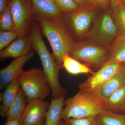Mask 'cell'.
<instances>
[{
  "instance_id": "obj_1",
  "label": "cell",
  "mask_w": 125,
  "mask_h": 125,
  "mask_svg": "<svg viewBox=\"0 0 125 125\" xmlns=\"http://www.w3.org/2000/svg\"><path fill=\"white\" fill-rule=\"evenodd\" d=\"M110 111L106 99L100 90L84 91L79 90L74 96L65 100L62 114L63 121L72 118L96 116Z\"/></svg>"
},
{
  "instance_id": "obj_2",
  "label": "cell",
  "mask_w": 125,
  "mask_h": 125,
  "mask_svg": "<svg viewBox=\"0 0 125 125\" xmlns=\"http://www.w3.org/2000/svg\"><path fill=\"white\" fill-rule=\"evenodd\" d=\"M39 22L41 32L50 43L52 55L60 69L64 58L70 55L76 41L65 23L63 16L44 19Z\"/></svg>"
},
{
  "instance_id": "obj_3",
  "label": "cell",
  "mask_w": 125,
  "mask_h": 125,
  "mask_svg": "<svg viewBox=\"0 0 125 125\" xmlns=\"http://www.w3.org/2000/svg\"><path fill=\"white\" fill-rule=\"evenodd\" d=\"M32 38L33 50L39 56L43 70L47 79L51 90L52 99L66 95V92L61 85L59 82V70L60 69L52 55L47 49L37 24L34 23L31 32Z\"/></svg>"
},
{
  "instance_id": "obj_4",
  "label": "cell",
  "mask_w": 125,
  "mask_h": 125,
  "mask_svg": "<svg viewBox=\"0 0 125 125\" xmlns=\"http://www.w3.org/2000/svg\"><path fill=\"white\" fill-rule=\"evenodd\" d=\"M17 79L27 102L37 98L44 100L51 91L43 70L33 67L23 70Z\"/></svg>"
},
{
  "instance_id": "obj_5",
  "label": "cell",
  "mask_w": 125,
  "mask_h": 125,
  "mask_svg": "<svg viewBox=\"0 0 125 125\" xmlns=\"http://www.w3.org/2000/svg\"><path fill=\"white\" fill-rule=\"evenodd\" d=\"M117 34L112 14L105 12L96 18L83 40L93 45L109 47Z\"/></svg>"
},
{
  "instance_id": "obj_6",
  "label": "cell",
  "mask_w": 125,
  "mask_h": 125,
  "mask_svg": "<svg viewBox=\"0 0 125 125\" xmlns=\"http://www.w3.org/2000/svg\"><path fill=\"white\" fill-rule=\"evenodd\" d=\"M109 47L93 45L84 40L75 43L70 55L88 66L101 69L107 60Z\"/></svg>"
},
{
  "instance_id": "obj_7",
  "label": "cell",
  "mask_w": 125,
  "mask_h": 125,
  "mask_svg": "<svg viewBox=\"0 0 125 125\" xmlns=\"http://www.w3.org/2000/svg\"><path fill=\"white\" fill-rule=\"evenodd\" d=\"M94 8L87 7L70 13L64 14L63 19L75 40L84 39L97 18Z\"/></svg>"
},
{
  "instance_id": "obj_8",
  "label": "cell",
  "mask_w": 125,
  "mask_h": 125,
  "mask_svg": "<svg viewBox=\"0 0 125 125\" xmlns=\"http://www.w3.org/2000/svg\"><path fill=\"white\" fill-rule=\"evenodd\" d=\"M11 13L19 37L30 34L34 21L33 10L30 0H10Z\"/></svg>"
},
{
  "instance_id": "obj_9",
  "label": "cell",
  "mask_w": 125,
  "mask_h": 125,
  "mask_svg": "<svg viewBox=\"0 0 125 125\" xmlns=\"http://www.w3.org/2000/svg\"><path fill=\"white\" fill-rule=\"evenodd\" d=\"M51 103L40 99L29 101L20 121V125H44Z\"/></svg>"
},
{
  "instance_id": "obj_10",
  "label": "cell",
  "mask_w": 125,
  "mask_h": 125,
  "mask_svg": "<svg viewBox=\"0 0 125 125\" xmlns=\"http://www.w3.org/2000/svg\"><path fill=\"white\" fill-rule=\"evenodd\" d=\"M124 63L104 65L98 71L89 76L79 85L80 90L84 91L100 90L101 86L114 74L120 71Z\"/></svg>"
},
{
  "instance_id": "obj_11",
  "label": "cell",
  "mask_w": 125,
  "mask_h": 125,
  "mask_svg": "<svg viewBox=\"0 0 125 125\" xmlns=\"http://www.w3.org/2000/svg\"><path fill=\"white\" fill-rule=\"evenodd\" d=\"M35 55L31 51L20 57L15 58L9 65L0 70V87L2 90L14 79L17 78L23 70L25 64L31 60Z\"/></svg>"
},
{
  "instance_id": "obj_12",
  "label": "cell",
  "mask_w": 125,
  "mask_h": 125,
  "mask_svg": "<svg viewBox=\"0 0 125 125\" xmlns=\"http://www.w3.org/2000/svg\"><path fill=\"white\" fill-rule=\"evenodd\" d=\"M33 50L31 33L23 37H18L6 47L0 51V58H17L28 54Z\"/></svg>"
},
{
  "instance_id": "obj_13",
  "label": "cell",
  "mask_w": 125,
  "mask_h": 125,
  "mask_svg": "<svg viewBox=\"0 0 125 125\" xmlns=\"http://www.w3.org/2000/svg\"><path fill=\"white\" fill-rule=\"evenodd\" d=\"M34 19L40 21L44 19L62 17V13L55 0H30Z\"/></svg>"
},
{
  "instance_id": "obj_14",
  "label": "cell",
  "mask_w": 125,
  "mask_h": 125,
  "mask_svg": "<svg viewBox=\"0 0 125 125\" xmlns=\"http://www.w3.org/2000/svg\"><path fill=\"white\" fill-rule=\"evenodd\" d=\"M124 63H125V35L117 34L109 46L107 60L104 65Z\"/></svg>"
},
{
  "instance_id": "obj_15",
  "label": "cell",
  "mask_w": 125,
  "mask_h": 125,
  "mask_svg": "<svg viewBox=\"0 0 125 125\" xmlns=\"http://www.w3.org/2000/svg\"><path fill=\"white\" fill-rule=\"evenodd\" d=\"M21 87L17 78L11 81L1 94L0 115L2 117H6L9 108L14 101Z\"/></svg>"
},
{
  "instance_id": "obj_16",
  "label": "cell",
  "mask_w": 125,
  "mask_h": 125,
  "mask_svg": "<svg viewBox=\"0 0 125 125\" xmlns=\"http://www.w3.org/2000/svg\"><path fill=\"white\" fill-rule=\"evenodd\" d=\"M65 95L52 99L49 109L47 111L44 125H59L62 119Z\"/></svg>"
},
{
  "instance_id": "obj_17",
  "label": "cell",
  "mask_w": 125,
  "mask_h": 125,
  "mask_svg": "<svg viewBox=\"0 0 125 125\" xmlns=\"http://www.w3.org/2000/svg\"><path fill=\"white\" fill-rule=\"evenodd\" d=\"M27 101L25 94L21 88L7 112L6 121L14 120L20 121L27 105Z\"/></svg>"
},
{
  "instance_id": "obj_18",
  "label": "cell",
  "mask_w": 125,
  "mask_h": 125,
  "mask_svg": "<svg viewBox=\"0 0 125 125\" xmlns=\"http://www.w3.org/2000/svg\"><path fill=\"white\" fill-rule=\"evenodd\" d=\"M125 85V80L121 71L109 78L101 86L100 91L102 95L107 99L113 93Z\"/></svg>"
},
{
  "instance_id": "obj_19",
  "label": "cell",
  "mask_w": 125,
  "mask_h": 125,
  "mask_svg": "<svg viewBox=\"0 0 125 125\" xmlns=\"http://www.w3.org/2000/svg\"><path fill=\"white\" fill-rule=\"evenodd\" d=\"M62 67L72 74L89 73L93 74L94 73L87 65L80 63L70 55H67L64 58Z\"/></svg>"
},
{
  "instance_id": "obj_20",
  "label": "cell",
  "mask_w": 125,
  "mask_h": 125,
  "mask_svg": "<svg viewBox=\"0 0 125 125\" xmlns=\"http://www.w3.org/2000/svg\"><path fill=\"white\" fill-rule=\"evenodd\" d=\"M99 125H125V114L108 111L96 116Z\"/></svg>"
},
{
  "instance_id": "obj_21",
  "label": "cell",
  "mask_w": 125,
  "mask_h": 125,
  "mask_svg": "<svg viewBox=\"0 0 125 125\" xmlns=\"http://www.w3.org/2000/svg\"><path fill=\"white\" fill-rule=\"evenodd\" d=\"M106 102L109 111L114 112L120 111L125 104V85L106 99Z\"/></svg>"
},
{
  "instance_id": "obj_22",
  "label": "cell",
  "mask_w": 125,
  "mask_h": 125,
  "mask_svg": "<svg viewBox=\"0 0 125 125\" xmlns=\"http://www.w3.org/2000/svg\"><path fill=\"white\" fill-rule=\"evenodd\" d=\"M112 15L118 34L125 35V6L121 2L112 10Z\"/></svg>"
},
{
  "instance_id": "obj_23",
  "label": "cell",
  "mask_w": 125,
  "mask_h": 125,
  "mask_svg": "<svg viewBox=\"0 0 125 125\" xmlns=\"http://www.w3.org/2000/svg\"><path fill=\"white\" fill-rule=\"evenodd\" d=\"M15 30V24L10 3L7 9L0 13V31H11Z\"/></svg>"
},
{
  "instance_id": "obj_24",
  "label": "cell",
  "mask_w": 125,
  "mask_h": 125,
  "mask_svg": "<svg viewBox=\"0 0 125 125\" xmlns=\"http://www.w3.org/2000/svg\"><path fill=\"white\" fill-rule=\"evenodd\" d=\"M55 1L63 14L70 13L81 9L73 0H55Z\"/></svg>"
},
{
  "instance_id": "obj_25",
  "label": "cell",
  "mask_w": 125,
  "mask_h": 125,
  "mask_svg": "<svg viewBox=\"0 0 125 125\" xmlns=\"http://www.w3.org/2000/svg\"><path fill=\"white\" fill-rule=\"evenodd\" d=\"M18 37L15 30L0 31V51L9 46Z\"/></svg>"
},
{
  "instance_id": "obj_26",
  "label": "cell",
  "mask_w": 125,
  "mask_h": 125,
  "mask_svg": "<svg viewBox=\"0 0 125 125\" xmlns=\"http://www.w3.org/2000/svg\"><path fill=\"white\" fill-rule=\"evenodd\" d=\"M64 121L67 125H99L96 116L72 118Z\"/></svg>"
},
{
  "instance_id": "obj_27",
  "label": "cell",
  "mask_w": 125,
  "mask_h": 125,
  "mask_svg": "<svg viewBox=\"0 0 125 125\" xmlns=\"http://www.w3.org/2000/svg\"><path fill=\"white\" fill-rule=\"evenodd\" d=\"M96 7L105 10L111 6V0H96Z\"/></svg>"
},
{
  "instance_id": "obj_28",
  "label": "cell",
  "mask_w": 125,
  "mask_h": 125,
  "mask_svg": "<svg viewBox=\"0 0 125 125\" xmlns=\"http://www.w3.org/2000/svg\"><path fill=\"white\" fill-rule=\"evenodd\" d=\"M10 0H0V13L5 11L9 6Z\"/></svg>"
},
{
  "instance_id": "obj_29",
  "label": "cell",
  "mask_w": 125,
  "mask_h": 125,
  "mask_svg": "<svg viewBox=\"0 0 125 125\" xmlns=\"http://www.w3.org/2000/svg\"><path fill=\"white\" fill-rule=\"evenodd\" d=\"M81 9H84L87 7H89L87 5L85 0H73Z\"/></svg>"
},
{
  "instance_id": "obj_30",
  "label": "cell",
  "mask_w": 125,
  "mask_h": 125,
  "mask_svg": "<svg viewBox=\"0 0 125 125\" xmlns=\"http://www.w3.org/2000/svg\"><path fill=\"white\" fill-rule=\"evenodd\" d=\"M87 5L89 7L96 8V0H85Z\"/></svg>"
},
{
  "instance_id": "obj_31",
  "label": "cell",
  "mask_w": 125,
  "mask_h": 125,
  "mask_svg": "<svg viewBox=\"0 0 125 125\" xmlns=\"http://www.w3.org/2000/svg\"><path fill=\"white\" fill-rule=\"evenodd\" d=\"M111 9L112 10H114L121 2V0H111Z\"/></svg>"
},
{
  "instance_id": "obj_32",
  "label": "cell",
  "mask_w": 125,
  "mask_h": 125,
  "mask_svg": "<svg viewBox=\"0 0 125 125\" xmlns=\"http://www.w3.org/2000/svg\"><path fill=\"white\" fill-rule=\"evenodd\" d=\"M5 125H20V121L18 120H10L6 121Z\"/></svg>"
},
{
  "instance_id": "obj_33",
  "label": "cell",
  "mask_w": 125,
  "mask_h": 125,
  "mask_svg": "<svg viewBox=\"0 0 125 125\" xmlns=\"http://www.w3.org/2000/svg\"><path fill=\"white\" fill-rule=\"evenodd\" d=\"M121 71H122L125 80V64H123V67L121 70Z\"/></svg>"
},
{
  "instance_id": "obj_34",
  "label": "cell",
  "mask_w": 125,
  "mask_h": 125,
  "mask_svg": "<svg viewBox=\"0 0 125 125\" xmlns=\"http://www.w3.org/2000/svg\"><path fill=\"white\" fill-rule=\"evenodd\" d=\"M119 111L125 112V104L121 108Z\"/></svg>"
},
{
  "instance_id": "obj_35",
  "label": "cell",
  "mask_w": 125,
  "mask_h": 125,
  "mask_svg": "<svg viewBox=\"0 0 125 125\" xmlns=\"http://www.w3.org/2000/svg\"><path fill=\"white\" fill-rule=\"evenodd\" d=\"M59 125H67L66 124L65 122L64 121H63V120H62L61 121L60 124H59Z\"/></svg>"
},
{
  "instance_id": "obj_36",
  "label": "cell",
  "mask_w": 125,
  "mask_h": 125,
  "mask_svg": "<svg viewBox=\"0 0 125 125\" xmlns=\"http://www.w3.org/2000/svg\"><path fill=\"white\" fill-rule=\"evenodd\" d=\"M121 2L125 6V0H121Z\"/></svg>"
}]
</instances>
